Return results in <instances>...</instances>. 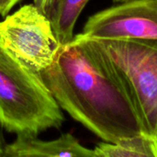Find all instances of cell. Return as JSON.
<instances>
[{
    "label": "cell",
    "mask_w": 157,
    "mask_h": 157,
    "mask_svg": "<svg viewBox=\"0 0 157 157\" xmlns=\"http://www.w3.org/2000/svg\"><path fill=\"white\" fill-rule=\"evenodd\" d=\"M96 157H157V139L149 133L123 137L116 142L98 144Z\"/></svg>",
    "instance_id": "obj_8"
},
{
    "label": "cell",
    "mask_w": 157,
    "mask_h": 157,
    "mask_svg": "<svg viewBox=\"0 0 157 157\" xmlns=\"http://www.w3.org/2000/svg\"><path fill=\"white\" fill-rule=\"evenodd\" d=\"M155 138L157 139V132H156V134H155Z\"/></svg>",
    "instance_id": "obj_13"
},
{
    "label": "cell",
    "mask_w": 157,
    "mask_h": 157,
    "mask_svg": "<svg viewBox=\"0 0 157 157\" xmlns=\"http://www.w3.org/2000/svg\"><path fill=\"white\" fill-rule=\"evenodd\" d=\"M93 40H157V0H126L87 19L81 32Z\"/></svg>",
    "instance_id": "obj_5"
},
{
    "label": "cell",
    "mask_w": 157,
    "mask_h": 157,
    "mask_svg": "<svg viewBox=\"0 0 157 157\" xmlns=\"http://www.w3.org/2000/svg\"><path fill=\"white\" fill-rule=\"evenodd\" d=\"M115 3H121V2H123V1H126V0H113Z\"/></svg>",
    "instance_id": "obj_12"
},
{
    "label": "cell",
    "mask_w": 157,
    "mask_h": 157,
    "mask_svg": "<svg viewBox=\"0 0 157 157\" xmlns=\"http://www.w3.org/2000/svg\"><path fill=\"white\" fill-rule=\"evenodd\" d=\"M43 2H44V0H33V4L37 6V7H40L41 6V5L43 4Z\"/></svg>",
    "instance_id": "obj_11"
},
{
    "label": "cell",
    "mask_w": 157,
    "mask_h": 157,
    "mask_svg": "<svg viewBox=\"0 0 157 157\" xmlns=\"http://www.w3.org/2000/svg\"><path fill=\"white\" fill-rule=\"evenodd\" d=\"M89 0H44L40 9L50 20L61 43L65 45L74 38L75 23Z\"/></svg>",
    "instance_id": "obj_7"
},
{
    "label": "cell",
    "mask_w": 157,
    "mask_h": 157,
    "mask_svg": "<svg viewBox=\"0 0 157 157\" xmlns=\"http://www.w3.org/2000/svg\"><path fill=\"white\" fill-rule=\"evenodd\" d=\"M124 81L147 132H157V40H93Z\"/></svg>",
    "instance_id": "obj_3"
},
{
    "label": "cell",
    "mask_w": 157,
    "mask_h": 157,
    "mask_svg": "<svg viewBox=\"0 0 157 157\" xmlns=\"http://www.w3.org/2000/svg\"><path fill=\"white\" fill-rule=\"evenodd\" d=\"M7 144L4 157H96L94 149L83 146L70 133H63L52 141H42L37 134L17 133Z\"/></svg>",
    "instance_id": "obj_6"
},
{
    "label": "cell",
    "mask_w": 157,
    "mask_h": 157,
    "mask_svg": "<svg viewBox=\"0 0 157 157\" xmlns=\"http://www.w3.org/2000/svg\"><path fill=\"white\" fill-rule=\"evenodd\" d=\"M62 109L38 73L30 70L0 42V123L8 132L39 134L60 129Z\"/></svg>",
    "instance_id": "obj_2"
},
{
    "label": "cell",
    "mask_w": 157,
    "mask_h": 157,
    "mask_svg": "<svg viewBox=\"0 0 157 157\" xmlns=\"http://www.w3.org/2000/svg\"><path fill=\"white\" fill-rule=\"evenodd\" d=\"M0 42L36 73L48 68L62 47L50 20L34 4L22 6L0 21Z\"/></svg>",
    "instance_id": "obj_4"
},
{
    "label": "cell",
    "mask_w": 157,
    "mask_h": 157,
    "mask_svg": "<svg viewBox=\"0 0 157 157\" xmlns=\"http://www.w3.org/2000/svg\"><path fill=\"white\" fill-rule=\"evenodd\" d=\"M3 126L2 124L0 123V157H4L5 155V150H6V139L4 137V133H3Z\"/></svg>",
    "instance_id": "obj_10"
},
{
    "label": "cell",
    "mask_w": 157,
    "mask_h": 157,
    "mask_svg": "<svg viewBox=\"0 0 157 157\" xmlns=\"http://www.w3.org/2000/svg\"><path fill=\"white\" fill-rule=\"evenodd\" d=\"M38 75L62 110L104 142L148 133L113 64L81 33L63 45L53 63Z\"/></svg>",
    "instance_id": "obj_1"
},
{
    "label": "cell",
    "mask_w": 157,
    "mask_h": 157,
    "mask_svg": "<svg viewBox=\"0 0 157 157\" xmlns=\"http://www.w3.org/2000/svg\"><path fill=\"white\" fill-rule=\"evenodd\" d=\"M20 0H0V15L6 17Z\"/></svg>",
    "instance_id": "obj_9"
}]
</instances>
